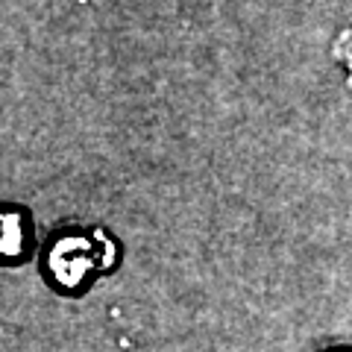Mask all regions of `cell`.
Returning <instances> with one entry per match:
<instances>
[{
	"mask_svg": "<svg viewBox=\"0 0 352 352\" xmlns=\"http://www.w3.org/2000/svg\"><path fill=\"white\" fill-rule=\"evenodd\" d=\"M118 264V247L106 232L94 229H74L59 232L47 244L41 258V273L53 291L80 296L88 285L100 279Z\"/></svg>",
	"mask_w": 352,
	"mask_h": 352,
	"instance_id": "obj_1",
	"label": "cell"
},
{
	"mask_svg": "<svg viewBox=\"0 0 352 352\" xmlns=\"http://www.w3.org/2000/svg\"><path fill=\"white\" fill-rule=\"evenodd\" d=\"M32 250V223L24 208H0V264H18Z\"/></svg>",
	"mask_w": 352,
	"mask_h": 352,
	"instance_id": "obj_2",
	"label": "cell"
},
{
	"mask_svg": "<svg viewBox=\"0 0 352 352\" xmlns=\"http://www.w3.org/2000/svg\"><path fill=\"white\" fill-rule=\"evenodd\" d=\"M323 352H352V346H329V349H323Z\"/></svg>",
	"mask_w": 352,
	"mask_h": 352,
	"instance_id": "obj_3",
	"label": "cell"
}]
</instances>
